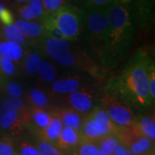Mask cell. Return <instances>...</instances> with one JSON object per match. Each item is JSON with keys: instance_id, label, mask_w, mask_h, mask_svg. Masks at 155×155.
Segmentation results:
<instances>
[{"instance_id": "cell-1", "label": "cell", "mask_w": 155, "mask_h": 155, "mask_svg": "<svg viewBox=\"0 0 155 155\" xmlns=\"http://www.w3.org/2000/svg\"><path fill=\"white\" fill-rule=\"evenodd\" d=\"M153 63L144 49L137 51L116 78L110 91L128 105L138 109L153 106L148 91V70Z\"/></svg>"}, {"instance_id": "cell-2", "label": "cell", "mask_w": 155, "mask_h": 155, "mask_svg": "<svg viewBox=\"0 0 155 155\" xmlns=\"http://www.w3.org/2000/svg\"><path fill=\"white\" fill-rule=\"evenodd\" d=\"M109 21L108 55L110 67H114L129 53L136 36L138 21L131 5L114 3L107 8Z\"/></svg>"}, {"instance_id": "cell-3", "label": "cell", "mask_w": 155, "mask_h": 155, "mask_svg": "<svg viewBox=\"0 0 155 155\" xmlns=\"http://www.w3.org/2000/svg\"><path fill=\"white\" fill-rule=\"evenodd\" d=\"M41 48L46 55L66 67H84L91 74L97 72V67L89 61L83 51L73 46L71 41L66 39L55 38L48 35L41 41Z\"/></svg>"}, {"instance_id": "cell-4", "label": "cell", "mask_w": 155, "mask_h": 155, "mask_svg": "<svg viewBox=\"0 0 155 155\" xmlns=\"http://www.w3.org/2000/svg\"><path fill=\"white\" fill-rule=\"evenodd\" d=\"M107 8L84 11V32H85L86 38L101 63L104 67H110L108 55L109 21Z\"/></svg>"}, {"instance_id": "cell-5", "label": "cell", "mask_w": 155, "mask_h": 155, "mask_svg": "<svg viewBox=\"0 0 155 155\" xmlns=\"http://www.w3.org/2000/svg\"><path fill=\"white\" fill-rule=\"evenodd\" d=\"M84 12L77 6L67 3L58 11L45 16L41 23L48 31L55 28L62 35V38L75 41L81 37L84 32Z\"/></svg>"}, {"instance_id": "cell-6", "label": "cell", "mask_w": 155, "mask_h": 155, "mask_svg": "<svg viewBox=\"0 0 155 155\" xmlns=\"http://www.w3.org/2000/svg\"><path fill=\"white\" fill-rule=\"evenodd\" d=\"M120 127L116 126L100 106L95 107L84 118L80 130L82 140L98 143L111 134H116Z\"/></svg>"}, {"instance_id": "cell-7", "label": "cell", "mask_w": 155, "mask_h": 155, "mask_svg": "<svg viewBox=\"0 0 155 155\" xmlns=\"http://www.w3.org/2000/svg\"><path fill=\"white\" fill-rule=\"evenodd\" d=\"M100 107L118 127H130L136 120L131 106L112 91L103 97Z\"/></svg>"}, {"instance_id": "cell-8", "label": "cell", "mask_w": 155, "mask_h": 155, "mask_svg": "<svg viewBox=\"0 0 155 155\" xmlns=\"http://www.w3.org/2000/svg\"><path fill=\"white\" fill-rule=\"evenodd\" d=\"M14 24L20 29L22 35L27 39L28 45H33L34 47H39L48 35L41 22H27L22 19H17Z\"/></svg>"}, {"instance_id": "cell-9", "label": "cell", "mask_w": 155, "mask_h": 155, "mask_svg": "<svg viewBox=\"0 0 155 155\" xmlns=\"http://www.w3.org/2000/svg\"><path fill=\"white\" fill-rule=\"evenodd\" d=\"M94 93L90 88H84L68 95L67 101L71 109L78 113H90L94 109Z\"/></svg>"}, {"instance_id": "cell-10", "label": "cell", "mask_w": 155, "mask_h": 155, "mask_svg": "<svg viewBox=\"0 0 155 155\" xmlns=\"http://www.w3.org/2000/svg\"><path fill=\"white\" fill-rule=\"evenodd\" d=\"M82 141L80 133L71 127H63L55 146L64 153H72Z\"/></svg>"}, {"instance_id": "cell-11", "label": "cell", "mask_w": 155, "mask_h": 155, "mask_svg": "<svg viewBox=\"0 0 155 155\" xmlns=\"http://www.w3.org/2000/svg\"><path fill=\"white\" fill-rule=\"evenodd\" d=\"M52 112L46 109L30 108L26 115V125H30L32 130L37 134L49 124Z\"/></svg>"}, {"instance_id": "cell-12", "label": "cell", "mask_w": 155, "mask_h": 155, "mask_svg": "<svg viewBox=\"0 0 155 155\" xmlns=\"http://www.w3.org/2000/svg\"><path fill=\"white\" fill-rule=\"evenodd\" d=\"M17 13L20 17L19 19L27 22H35L40 20L45 17L44 9L41 0H30L17 7Z\"/></svg>"}, {"instance_id": "cell-13", "label": "cell", "mask_w": 155, "mask_h": 155, "mask_svg": "<svg viewBox=\"0 0 155 155\" xmlns=\"http://www.w3.org/2000/svg\"><path fill=\"white\" fill-rule=\"evenodd\" d=\"M24 113L6 111L0 117V126L12 134L21 133L23 127L26 125Z\"/></svg>"}, {"instance_id": "cell-14", "label": "cell", "mask_w": 155, "mask_h": 155, "mask_svg": "<svg viewBox=\"0 0 155 155\" xmlns=\"http://www.w3.org/2000/svg\"><path fill=\"white\" fill-rule=\"evenodd\" d=\"M51 112H52V119L50 121L49 124L45 127L43 130L38 132L36 134L38 135L39 139H41L43 140L48 141L50 143L55 145L64 126L55 113L54 111H51Z\"/></svg>"}, {"instance_id": "cell-15", "label": "cell", "mask_w": 155, "mask_h": 155, "mask_svg": "<svg viewBox=\"0 0 155 155\" xmlns=\"http://www.w3.org/2000/svg\"><path fill=\"white\" fill-rule=\"evenodd\" d=\"M54 112L60 118L64 127H71L72 129L80 132L84 121V118L80 116V113L71 108L61 109L59 110H54Z\"/></svg>"}, {"instance_id": "cell-16", "label": "cell", "mask_w": 155, "mask_h": 155, "mask_svg": "<svg viewBox=\"0 0 155 155\" xmlns=\"http://www.w3.org/2000/svg\"><path fill=\"white\" fill-rule=\"evenodd\" d=\"M131 127L137 134L147 137L154 142L155 122L153 116H145L141 118H136Z\"/></svg>"}, {"instance_id": "cell-17", "label": "cell", "mask_w": 155, "mask_h": 155, "mask_svg": "<svg viewBox=\"0 0 155 155\" xmlns=\"http://www.w3.org/2000/svg\"><path fill=\"white\" fill-rule=\"evenodd\" d=\"M83 84V80L79 77L68 78L54 81L51 84V89L58 94H71L80 90Z\"/></svg>"}, {"instance_id": "cell-18", "label": "cell", "mask_w": 155, "mask_h": 155, "mask_svg": "<svg viewBox=\"0 0 155 155\" xmlns=\"http://www.w3.org/2000/svg\"><path fill=\"white\" fill-rule=\"evenodd\" d=\"M0 56L13 62H21L23 60L24 50L22 46L8 41H0Z\"/></svg>"}, {"instance_id": "cell-19", "label": "cell", "mask_w": 155, "mask_h": 155, "mask_svg": "<svg viewBox=\"0 0 155 155\" xmlns=\"http://www.w3.org/2000/svg\"><path fill=\"white\" fill-rule=\"evenodd\" d=\"M41 59L36 52L31 49L24 51V56L22 60V69L27 75H34L37 72L39 65Z\"/></svg>"}, {"instance_id": "cell-20", "label": "cell", "mask_w": 155, "mask_h": 155, "mask_svg": "<svg viewBox=\"0 0 155 155\" xmlns=\"http://www.w3.org/2000/svg\"><path fill=\"white\" fill-rule=\"evenodd\" d=\"M2 35L5 41L15 42L20 46H28V42L20 29L15 24L4 26L2 28Z\"/></svg>"}, {"instance_id": "cell-21", "label": "cell", "mask_w": 155, "mask_h": 155, "mask_svg": "<svg viewBox=\"0 0 155 155\" xmlns=\"http://www.w3.org/2000/svg\"><path fill=\"white\" fill-rule=\"evenodd\" d=\"M152 0H134L135 5V12L137 16V21H139L141 26H146L152 13Z\"/></svg>"}, {"instance_id": "cell-22", "label": "cell", "mask_w": 155, "mask_h": 155, "mask_svg": "<svg viewBox=\"0 0 155 155\" xmlns=\"http://www.w3.org/2000/svg\"><path fill=\"white\" fill-rule=\"evenodd\" d=\"M28 104L30 108L46 109L48 105V98L44 91L37 88H33L29 91L27 97Z\"/></svg>"}, {"instance_id": "cell-23", "label": "cell", "mask_w": 155, "mask_h": 155, "mask_svg": "<svg viewBox=\"0 0 155 155\" xmlns=\"http://www.w3.org/2000/svg\"><path fill=\"white\" fill-rule=\"evenodd\" d=\"M121 144L120 140L117 134H111L103 140H101L97 143L99 153L103 155H113L114 152Z\"/></svg>"}, {"instance_id": "cell-24", "label": "cell", "mask_w": 155, "mask_h": 155, "mask_svg": "<svg viewBox=\"0 0 155 155\" xmlns=\"http://www.w3.org/2000/svg\"><path fill=\"white\" fill-rule=\"evenodd\" d=\"M4 111H16L19 113H24L30 109L27 104L22 98H14V97H6L2 102V106Z\"/></svg>"}, {"instance_id": "cell-25", "label": "cell", "mask_w": 155, "mask_h": 155, "mask_svg": "<svg viewBox=\"0 0 155 155\" xmlns=\"http://www.w3.org/2000/svg\"><path fill=\"white\" fill-rule=\"evenodd\" d=\"M37 73L45 83H53L56 78L55 69L48 61H41L37 69Z\"/></svg>"}, {"instance_id": "cell-26", "label": "cell", "mask_w": 155, "mask_h": 155, "mask_svg": "<svg viewBox=\"0 0 155 155\" xmlns=\"http://www.w3.org/2000/svg\"><path fill=\"white\" fill-rule=\"evenodd\" d=\"M17 72V68L15 62L0 56V76L4 80H6L8 78L14 77Z\"/></svg>"}, {"instance_id": "cell-27", "label": "cell", "mask_w": 155, "mask_h": 155, "mask_svg": "<svg viewBox=\"0 0 155 155\" xmlns=\"http://www.w3.org/2000/svg\"><path fill=\"white\" fill-rule=\"evenodd\" d=\"M0 86L3 90V91L8 96V97L21 98V97L23 94L22 87L17 82L5 80L0 84Z\"/></svg>"}, {"instance_id": "cell-28", "label": "cell", "mask_w": 155, "mask_h": 155, "mask_svg": "<svg viewBox=\"0 0 155 155\" xmlns=\"http://www.w3.org/2000/svg\"><path fill=\"white\" fill-rule=\"evenodd\" d=\"M35 142V147H37L41 155H66V153L59 149L55 145L48 141L38 138Z\"/></svg>"}, {"instance_id": "cell-29", "label": "cell", "mask_w": 155, "mask_h": 155, "mask_svg": "<svg viewBox=\"0 0 155 155\" xmlns=\"http://www.w3.org/2000/svg\"><path fill=\"white\" fill-rule=\"evenodd\" d=\"M73 155H98L99 148L97 143L82 140L76 149L72 152Z\"/></svg>"}, {"instance_id": "cell-30", "label": "cell", "mask_w": 155, "mask_h": 155, "mask_svg": "<svg viewBox=\"0 0 155 155\" xmlns=\"http://www.w3.org/2000/svg\"><path fill=\"white\" fill-rule=\"evenodd\" d=\"M17 155H41L35 145L27 139H22L16 146Z\"/></svg>"}, {"instance_id": "cell-31", "label": "cell", "mask_w": 155, "mask_h": 155, "mask_svg": "<svg viewBox=\"0 0 155 155\" xmlns=\"http://www.w3.org/2000/svg\"><path fill=\"white\" fill-rule=\"evenodd\" d=\"M0 155H17L16 144L11 136L6 135L0 139Z\"/></svg>"}, {"instance_id": "cell-32", "label": "cell", "mask_w": 155, "mask_h": 155, "mask_svg": "<svg viewBox=\"0 0 155 155\" xmlns=\"http://www.w3.org/2000/svg\"><path fill=\"white\" fill-rule=\"evenodd\" d=\"M68 0H41L45 16H48L58 11L60 8L67 4Z\"/></svg>"}, {"instance_id": "cell-33", "label": "cell", "mask_w": 155, "mask_h": 155, "mask_svg": "<svg viewBox=\"0 0 155 155\" xmlns=\"http://www.w3.org/2000/svg\"><path fill=\"white\" fill-rule=\"evenodd\" d=\"M115 3V0H84V10L107 8Z\"/></svg>"}, {"instance_id": "cell-34", "label": "cell", "mask_w": 155, "mask_h": 155, "mask_svg": "<svg viewBox=\"0 0 155 155\" xmlns=\"http://www.w3.org/2000/svg\"><path fill=\"white\" fill-rule=\"evenodd\" d=\"M15 17L12 13V11L4 7L1 11H0V22L4 25V26H9L12 25L15 23Z\"/></svg>"}, {"instance_id": "cell-35", "label": "cell", "mask_w": 155, "mask_h": 155, "mask_svg": "<svg viewBox=\"0 0 155 155\" xmlns=\"http://www.w3.org/2000/svg\"><path fill=\"white\" fill-rule=\"evenodd\" d=\"M148 91L150 97L154 103L155 100V67L154 63H153L148 70Z\"/></svg>"}, {"instance_id": "cell-36", "label": "cell", "mask_w": 155, "mask_h": 155, "mask_svg": "<svg viewBox=\"0 0 155 155\" xmlns=\"http://www.w3.org/2000/svg\"><path fill=\"white\" fill-rule=\"evenodd\" d=\"M113 155H132L131 153L127 150V148L123 146L122 144H120L118 146V147L116 148V151L114 152Z\"/></svg>"}, {"instance_id": "cell-37", "label": "cell", "mask_w": 155, "mask_h": 155, "mask_svg": "<svg viewBox=\"0 0 155 155\" xmlns=\"http://www.w3.org/2000/svg\"><path fill=\"white\" fill-rule=\"evenodd\" d=\"M29 1L30 0H9V2H11L13 5L17 6V7L22 5L23 4H25V3H28Z\"/></svg>"}, {"instance_id": "cell-38", "label": "cell", "mask_w": 155, "mask_h": 155, "mask_svg": "<svg viewBox=\"0 0 155 155\" xmlns=\"http://www.w3.org/2000/svg\"><path fill=\"white\" fill-rule=\"evenodd\" d=\"M115 3L123 5H131L134 4V0H115Z\"/></svg>"}, {"instance_id": "cell-39", "label": "cell", "mask_w": 155, "mask_h": 155, "mask_svg": "<svg viewBox=\"0 0 155 155\" xmlns=\"http://www.w3.org/2000/svg\"><path fill=\"white\" fill-rule=\"evenodd\" d=\"M4 7H5V3L4 2H2L1 0H0V11L4 8Z\"/></svg>"}, {"instance_id": "cell-40", "label": "cell", "mask_w": 155, "mask_h": 155, "mask_svg": "<svg viewBox=\"0 0 155 155\" xmlns=\"http://www.w3.org/2000/svg\"><path fill=\"white\" fill-rule=\"evenodd\" d=\"M4 114V110H3V108L0 106V117L2 116V115Z\"/></svg>"}, {"instance_id": "cell-41", "label": "cell", "mask_w": 155, "mask_h": 155, "mask_svg": "<svg viewBox=\"0 0 155 155\" xmlns=\"http://www.w3.org/2000/svg\"><path fill=\"white\" fill-rule=\"evenodd\" d=\"M4 81H5V80H4V79H3V78H1V76H0V84H1L3 83Z\"/></svg>"}, {"instance_id": "cell-42", "label": "cell", "mask_w": 155, "mask_h": 155, "mask_svg": "<svg viewBox=\"0 0 155 155\" xmlns=\"http://www.w3.org/2000/svg\"><path fill=\"white\" fill-rule=\"evenodd\" d=\"M73 1H79V0H73Z\"/></svg>"}, {"instance_id": "cell-43", "label": "cell", "mask_w": 155, "mask_h": 155, "mask_svg": "<svg viewBox=\"0 0 155 155\" xmlns=\"http://www.w3.org/2000/svg\"><path fill=\"white\" fill-rule=\"evenodd\" d=\"M98 155H103V154H102V153H99V154H98Z\"/></svg>"}, {"instance_id": "cell-44", "label": "cell", "mask_w": 155, "mask_h": 155, "mask_svg": "<svg viewBox=\"0 0 155 155\" xmlns=\"http://www.w3.org/2000/svg\"><path fill=\"white\" fill-rule=\"evenodd\" d=\"M0 134H1V128H0Z\"/></svg>"}, {"instance_id": "cell-45", "label": "cell", "mask_w": 155, "mask_h": 155, "mask_svg": "<svg viewBox=\"0 0 155 155\" xmlns=\"http://www.w3.org/2000/svg\"><path fill=\"white\" fill-rule=\"evenodd\" d=\"M4 1H9V0H4Z\"/></svg>"}]
</instances>
